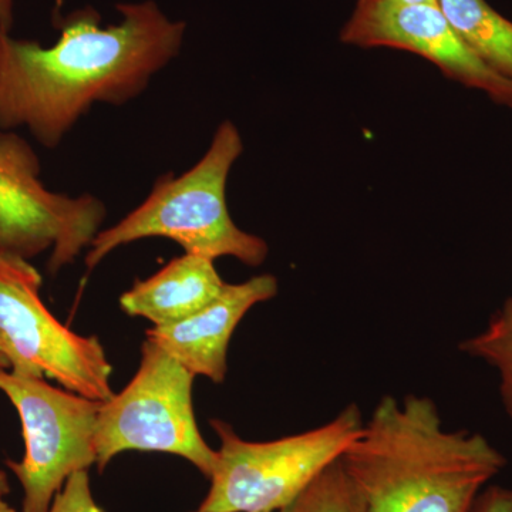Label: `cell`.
I'll return each mask as SVG.
<instances>
[{
	"label": "cell",
	"mask_w": 512,
	"mask_h": 512,
	"mask_svg": "<svg viewBox=\"0 0 512 512\" xmlns=\"http://www.w3.org/2000/svg\"><path fill=\"white\" fill-rule=\"evenodd\" d=\"M121 20L103 28L93 8L60 22L55 45L10 36L0 25V130L28 128L56 148L94 104H126L180 55L185 23L153 0L117 6Z\"/></svg>",
	"instance_id": "cell-1"
},
{
	"label": "cell",
	"mask_w": 512,
	"mask_h": 512,
	"mask_svg": "<svg viewBox=\"0 0 512 512\" xmlns=\"http://www.w3.org/2000/svg\"><path fill=\"white\" fill-rule=\"evenodd\" d=\"M366 512H468L505 457L480 434L447 431L429 397L384 396L342 456Z\"/></svg>",
	"instance_id": "cell-2"
},
{
	"label": "cell",
	"mask_w": 512,
	"mask_h": 512,
	"mask_svg": "<svg viewBox=\"0 0 512 512\" xmlns=\"http://www.w3.org/2000/svg\"><path fill=\"white\" fill-rule=\"evenodd\" d=\"M242 150L238 128L224 121L194 167L180 177L160 178L143 204L97 234L87 249V269L92 271L117 248L146 238L171 239L185 254L212 261L232 256L245 265L264 264L268 245L237 227L228 210V175Z\"/></svg>",
	"instance_id": "cell-3"
},
{
	"label": "cell",
	"mask_w": 512,
	"mask_h": 512,
	"mask_svg": "<svg viewBox=\"0 0 512 512\" xmlns=\"http://www.w3.org/2000/svg\"><path fill=\"white\" fill-rule=\"evenodd\" d=\"M221 441L211 488L195 512H275L292 503L362 433L350 404L329 423L274 441L241 439L228 423L211 420Z\"/></svg>",
	"instance_id": "cell-4"
},
{
	"label": "cell",
	"mask_w": 512,
	"mask_h": 512,
	"mask_svg": "<svg viewBox=\"0 0 512 512\" xmlns=\"http://www.w3.org/2000/svg\"><path fill=\"white\" fill-rule=\"evenodd\" d=\"M195 376L146 340L136 376L101 404L94 431L97 467L123 451H160L183 457L210 478L217 451L202 439L192 406Z\"/></svg>",
	"instance_id": "cell-5"
},
{
	"label": "cell",
	"mask_w": 512,
	"mask_h": 512,
	"mask_svg": "<svg viewBox=\"0 0 512 512\" xmlns=\"http://www.w3.org/2000/svg\"><path fill=\"white\" fill-rule=\"evenodd\" d=\"M42 276L26 259L0 252V356L10 372L50 377L87 399L113 396L106 350L62 325L40 299Z\"/></svg>",
	"instance_id": "cell-6"
},
{
	"label": "cell",
	"mask_w": 512,
	"mask_h": 512,
	"mask_svg": "<svg viewBox=\"0 0 512 512\" xmlns=\"http://www.w3.org/2000/svg\"><path fill=\"white\" fill-rule=\"evenodd\" d=\"M0 392L22 423L25 456L6 466L22 485L23 512H47L67 478L97 464L94 431L103 402L8 369H0Z\"/></svg>",
	"instance_id": "cell-7"
},
{
	"label": "cell",
	"mask_w": 512,
	"mask_h": 512,
	"mask_svg": "<svg viewBox=\"0 0 512 512\" xmlns=\"http://www.w3.org/2000/svg\"><path fill=\"white\" fill-rule=\"evenodd\" d=\"M39 177V158L28 141L0 130V252L28 261L52 248L49 272L55 275L89 249L106 207L93 195L49 191Z\"/></svg>",
	"instance_id": "cell-8"
},
{
	"label": "cell",
	"mask_w": 512,
	"mask_h": 512,
	"mask_svg": "<svg viewBox=\"0 0 512 512\" xmlns=\"http://www.w3.org/2000/svg\"><path fill=\"white\" fill-rule=\"evenodd\" d=\"M342 42L414 53L436 64L450 79L512 106L511 80L495 73L468 49L437 2L359 0L342 30Z\"/></svg>",
	"instance_id": "cell-9"
},
{
	"label": "cell",
	"mask_w": 512,
	"mask_h": 512,
	"mask_svg": "<svg viewBox=\"0 0 512 512\" xmlns=\"http://www.w3.org/2000/svg\"><path fill=\"white\" fill-rule=\"evenodd\" d=\"M278 281L259 275L227 284L221 295L190 318L148 329V340L173 356L194 376L222 383L228 372V348L242 318L258 303L275 298Z\"/></svg>",
	"instance_id": "cell-10"
},
{
	"label": "cell",
	"mask_w": 512,
	"mask_h": 512,
	"mask_svg": "<svg viewBox=\"0 0 512 512\" xmlns=\"http://www.w3.org/2000/svg\"><path fill=\"white\" fill-rule=\"evenodd\" d=\"M225 286L212 259L184 254L146 281H137L121 295L120 305L127 315L154 326L173 325L210 305Z\"/></svg>",
	"instance_id": "cell-11"
},
{
	"label": "cell",
	"mask_w": 512,
	"mask_h": 512,
	"mask_svg": "<svg viewBox=\"0 0 512 512\" xmlns=\"http://www.w3.org/2000/svg\"><path fill=\"white\" fill-rule=\"evenodd\" d=\"M468 49L512 82V22L485 0H437Z\"/></svg>",
	"instance_id": "cell-12"
},
{
	"label": "cell",
	"mask_w": 512,
	"mask_h": 512,
	"mask_svg": "<svg viewBox=\"0 0 512 512\" xmlns=\"http://www.w3.org/2000/svg\"><path fill=\"white\" fill-rule=\"evenodd\" d=\"M278 512H366V504L339 458Z\"/></svg>",
	"instance_id": "cell-13"
},
{
	"label": "cell",
	"mask_w": 512,
	"mask_h": 512,
	"mask_svg": "<svg viewBox=\"0 0 512 512\" xmlns=\"http://www.w3.org/2000/svg\"><path fill=\"white\" fill-rule=\"evenodd\" d=\"M460 350L497 369L501 399L512 420V298L495 313L480 335L464 340Z\"/></svg>",
	"instance_id": "cell-14"
},
{
	"label": "cell",
	"mask_w": 512,
	"mask_h": 512,
	"mask_svg": "<svg viewBox=\"0 0 512 512\" xmlns=\"http://www.w3.org/2000/svg\"><path fill=\"white\" fill-rule=\"evenodd\" d=\"M47 512H107L94 501L87 470L77 471L67 478Z\"/></svg>",
	"instance_id": "cell-15"
},
{
	"label": "cell",
	"mask_w": 512,
	"mask_h": 512,
	"mask_svg": "<svg viewBox=\"0 0 512 512\" xmlns=\"http://www.w3.org/2000/svg\"><path fill=\"white\" fill-rule=\"evenodd\" d=\"M468 512H512V488L484 487Z\"/></svg>",
	"instance_id": "cell-16"
},
{
	"label": "cell",
	"mask_w": 512,
	"mask_h": 512,
	"mask_svg": "<svg viewBox=\"0 0 512 512\" xmlns=\"http://www.w3.org/2000/svg\"><path fill=\"white\" fill-rule=\"evenodd\" d=\"M13 0H0V25L10 29L12 26Z\"/></svg>",
	"instance_id": "cell-17"
},
{
	"label": "cell",
	"mask_w": 512,
	"mask_h": 512,
	"mask_svg": "<svg viewBox=\"0 0 512 512\" xmlns=\"http://www.w3.org/2000/svg\"><path fill=\"white\" fill-rule=\"evenodd\" d=\"M10 491L8 476H6L5 471L0 470V498L8 495Z\"/></svg>",
	"instance_id": "cell-18"
},
{
	"label": "cell",
	"mask_w": 512,
	"mask_h": 512,
	"mask_svg": "<svg viewBox=\"0 0 512 512\" xmlns=\"http://www.w3.org/2000/svg\"><path fill=\"white\" fill-rule=\"evenodd\" d=\"M387 2H396V3H431V2H437V0H387Z\"/></svg>",
	"instance_id": "cell-19"
},
{
	"label": "cell",
	"mask_w": 512,
	"mask_h": 512,
	"mask_svg": "<svg viewBox=\"0 0 512 512\" xmlns=\"http://www.w3.org/2000/svg\"><path fill=\"white\" fill-rule=\"evenodd\" d=\"M0 512H16L15 508L10 507L6 501H3V498H0Z\"/></svg>",
	"instance_id": "cell-20"
},
{
	"label": "cell",
	"mask_w": 512,
	"mask_h": 512,
	"mask_svg": "<svg viewBox=\"0 0 512 512\" xmlns=\"http://www.w3.org/2000/svg\"><path fill=\"white\" fill-rule=\"evenodd\" d=\"M0 369H9L8 362L0 356Z\"/></svg>",
	"instance_id": "cell-21"
}]
</instances>
